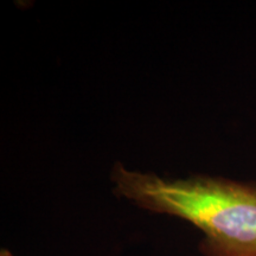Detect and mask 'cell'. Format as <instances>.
<instances>
[{
	"label": "cell",
	"instance_id": "cell-1",
	"mask_svg": "<svg viewBox=\"0 0 256 256\" xmlns=\"http://www.w3.org/2000/svg\"><path fill=\"white\" fill-rule=\"evenodd\" d=\"M110 182L119 198L200 229L204 256H256V184L208 176L162 177L121 162L112 168Z\"/></svg>",
	"mask_w": 256,
	"mask_h": 256
},
{
	"label": "cell",
	"instance_id": "cell-2",
	"mask_svg": "<svg viewBox=\"0 0 256 256\" xmlns=\"http://www.w3.org/2000/svg\"><path fill=\"white\" fill-rule=\"evenodd\" d=\"M0 256H14V255L12 254L8 249H2V252H0Z\"/></svg>",
	"mask_w": 256,
	"mask_h": 256
}]
</instances>
